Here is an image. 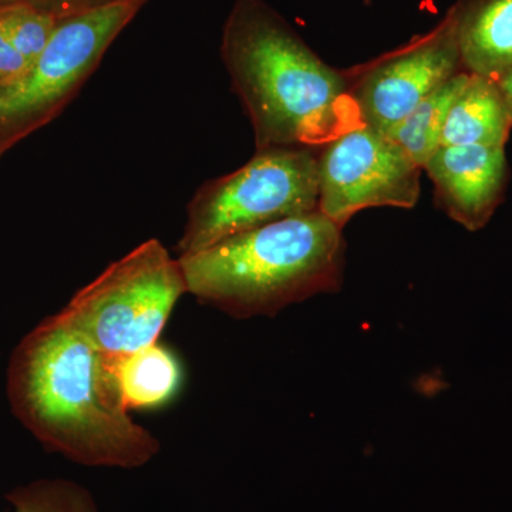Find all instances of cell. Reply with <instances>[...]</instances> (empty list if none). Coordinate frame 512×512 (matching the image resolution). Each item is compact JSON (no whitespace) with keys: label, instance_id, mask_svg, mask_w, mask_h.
<instances>
[{"label":"cell","instance_id":"obj_6","mask_svg":"<svg viewBox=\"0 0 512 512\" xmlns=\"http://www.w3.org/2000/svg\"><path fill=\"white\" fill-rule=\"evenodd\" d=\"M148 0H117L59 20L45 52L0 86V158L56 120Z\"/></svg>","mask_w":512,"mask_h":512},{"label":"cell","instance_id":"obj_1","mask_svg":"<svg viewBox=\"0 0 512 512\" xmlns=\"http://www.w3.org/2000/svg\"><path fill=\"white\" fill-rule=\"evenodd\" d=\"M6 394L13 416L47 451L84 467L136 470L161 450L121 400L110 357L62 311L12 350Z\"/></svg>","mask_w":512,"mask_h":512},{"label":"cell","instance_id":"obj_7","mask_svg":"<svg viewBox=\"0 0 512 512\" xmlns=\"http://www.w3.org/2000/svg\"><path fill=\"white\" fill-rule=\"evenodd\" d=\"M421 168L375 128L359 123L318 150L319 211L339 227L367 208H413Z\"/></svg>","mask_w":512,"mask_h":512},{"label":"cell","instance_id":"obj_17","mask_svg":"<svg viewBox=\"0 0 512 512\" xmlns=\"http://www.w3.org/2000/svg\"><path fill=\"white\" fill-rule=\"evenodd\" d=\"M28 2L55 16L56 19L62 20L100 8V6L109 5L117 0H28Z\"/></svg>","mask_w":512,"mask_h":512},{"label":"cell","instance_id":"obj_11","mask_svg":"<svg viewBox=\"0 0 512 512\" xmlns=\"http://www.w3.org/2000/svg\"><path fill=\"white\" fill-rule=\"evenodd\" d=\"M511 130L510 110L495 80L470 74L448 111L441 147L505 148Z\"/></svg>","mask_w":512,"mask_h":512},{"label":"cell","instance_id":"obj_8","mask_svg":"<svg viewBox=\"0 0 512 512\" xmlns=\"http://www.w3.org/2000/svg\"><path fill=\"white\" fill-rule=\"evenodd\" d=\"M461 72L456 18L450 8L426 35L349 74L357 119L386 134L417 104Z\"/></svg>","mask_w":512,"mask_h":512},{"label":"cell","instance_id":"obj_12","mask_svg":"<svg viewBox=\"0 0 512 512\" xmlns=\"http://www.w3.org/2000/svg\"><path fill=\"white\" fill-rule=\"evenodd\" d=\"M114 382L128 412L151 410L174 399L183 370L177 356L156 342L119 357H110Z\"/></svg>","mask_w":512,"mask_h":512},{"label":"cell","instance_id":"obj_4","mask_svg":"<svg viewBox=\"0 0 512 512\" xmlns=\"http://www.w3.org/2000/svg\"><path fill=\"white\" fill-rule=\"evenodd\" d=\"M315 211H319L318 150H256L247 164L207 181L192 195L178 239V256Z\"/></svg>","mask_w":512,"mask_h":512},{"label":"cell","instance_id":"obj_14","mask_svg":"<svg viewBox=\"0 0 512 512\" xmlns=\"http://www.w3.org/2000/svg\"><path fill=\"white\" fill-rule=\"evenodd\" d=\"M15 512H101L93 494L67 478H39L6 494Z\"/></svg>","mask_w":512,"mask_h":512},{"label":"cell","instance_id":"obj_2","mask_svg":"<svg viewBox=\"0 0 512 512\" xmlns=\"http://www.w3.org/2000/svg\"><path fill=\"white\" fill-rule=\"evenodd\" d=\"M221 59L256 150H319L359 124L348 72L323 62L265 0H235L222 28Z\"/></svg>","mask_w":512,"mask_h":512},{"label":"cell","instance_id":"obj_13","mask_svg":"<svg viewBox=\"0 0 512 512\" xmlns=\"http://www.w3.org/2000/svg\"><path fill=\"white\" fill-rule=\"evenodd\" d=\"M468 76L467 72L458 73L383 134L402 148L403 153L421 170L441 147L448 111L467 83Z\"/></svg>","mask_w":512,"mask_h":512},{"label":"cell","instance_id":"obj_16","mask_svg":"<svg viewBox=\"0 0 512 512\" xmlns=\"http://www.w3.org/2000/svg\"><path fill=\"white\" fill-rule=\"evenodd\" d=\"M30 63L22 55L15 45L10 42L9 36L0 26V86L19 79L22 74L28 72Z\"/></svg>","mask_w":512,"mask_h":512},{"label":"cell","instance_id":"obj_18","mask_svg":"<svg viewBox=\"0 0 512 512\" xmlns=\"http://www.w3.org/2000/svg\"><path fill=\"white\" fill-rule=\"evenodd\" d=\"M495 83H497L498 89H500L501 94H503L505 103H507L508 110H510L512 117V69L510 72L504 73L503 76L498 77Z\"/></svg>","mask_w":512,"mask_h":512},{"label":"cell","instance_id":"obj_10","mask_svg":"<svg viewBox=\"0 0 512 512\" xmlns=\"http://www.w3.org/2000/svg\"><path fill=\"white\" fill-rule=\"evenodd\" d=\"M458 50L464 72L497 80L512 69V0H457Z\"/></svg>","mask_w":512,"mask_h":512},{"label":"cell","instance_id":"obj_19","mask_svg":"<svg viewBox=\"0 0 512 512\" xmlns=\"http://www.w3.org/2000/svg\"><path fill=\"white\" fill-rule=\"evenodd\" d=\"M23 2H28V0H0V12H3V10L10 8V6L18 5V3Z\"/></svg>","mask_w":512,"mask_h":512},{"label":"cell","instance_id":"obj_15","mask_svg":"<svg viewBox=\"0 0 512 512\" xmlns=\"http://www.w3.org/2000/svg\"><path fill=\"white\" fill-rule=\"evenodd\" d=\"M59 19L28 2L18 3L0 12V26L10 42L30 64L45 52Z\"/></svg>","mask_w":512,"mask_h":512},{"label":"cell","instance_id":"obj_3","mask_svg":"<svg viewBox=\"0 0 512 512\" xmlns=\"http://www.w3.org/2000/svg\"><path fill=\"white\" fill-rule=\"evenodd\" d=\"M342 231L315 211L178 259L188 293L202 305L235 319L275 316L293 303L339 291L345 269Z\"/></svg>","mask_w":512,"mask_h":512},{"label":"cell","instance_id":"obj_5","mask_svg":"<svg viewBox=\"0 0 512 512\" xmlns=\"http://www.w3.org/2000/svg\"><path fill=\"white\" fill-rule=\"evenodd\" d=\"M187 293L180 259L151 238L74 293L62 312L104 355L119 357L158 342Z\"/></svg>","mask_w":512,"mask_h":512},{"label":"cell","instance_id":"obj_9","mask_svg":"<svg viewBox=\"0 0 512 512\" xmlns=\"http://www.w3.org/2000/svg\"><path fill=\"white\" fill-rule=\"evenodd\" d=\"M434 185L437 205L468 231L493 218L508 180L505 148L443 146L423 168Z\"/></svg>","mask_w":512,"mask_h":512}]
</instances>
